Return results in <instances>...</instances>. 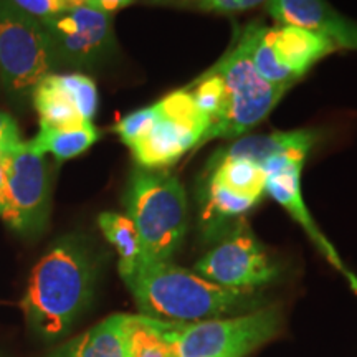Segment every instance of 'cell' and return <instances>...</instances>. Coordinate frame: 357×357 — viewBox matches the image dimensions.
I'll return each instance as SVG.
<instances>
[{
  "instance_id": "cell-1",
  "label": "cell",
  "mask_w": 357,
  "mask_h": 357,
  "mask_svg": "<svg viewBox=\"0 0 357 357\" xmlns=\"http://www.w3.org/2000/svg\"><path fill=\"white\" fill-rule=\"evenodd\" d=\"M96 275L98 261L83 236L56 240L35 265L20 300L29 328L45 339L68 333L91 303Z\"/></svg>"
},
{
  "instance_id": "cell-2",
  "label": "cell",
  "mask_w": 357,
  "mask_h": 357,
  "mask_svg": "<svg viewBox=\"0 0 357 357\" xmlns=\"http://www.w3.org/2000/svg\"><path fill=\"white\" fill-rule=\"evenodd\" d=\"M141 314L174 323H199L243 314L263 305L258 289H231L171 261H141L124 281Z\"/></svg>"
},
{
  "instance_id": "cell-3",
  "label": "cell",
  "mask_w": 357,
  "mask_h": 357,
  "mask_svg": "<svg viewBox=\"0 0 357 357\" xmlns=\"http://www.w3.org/2000/svg\"><path fill=\"white\" fill-rule=\"evenodd\" d=\"M142 243V261H171L189 229L182 182L167 169H132L123 197Z\"/></svg>"
},
{
  "instance_id": "cell-4",
  "label": "cell",
  "mask_w": 357,
  "mask_h": 357,
  "mask_svg": "<svg viewBox=\"0 0 357 357\" xmlns=\"http://www.w3.org/2000/svg\"><path fill=\"white\" fill-rule=\"evenodd\" d=\"M211 71L223 79L227 88V109L215 126L205 132L199 147L213 139H238L255 128L287 95L288 86H275L263 79L248 56L247 45L240 37Z\"/></svg>"
},
{
  "instance_id": "cell-5",
  "label": "cell",
  "mask_w": 357,
  "mask_h": 357,
  "mask_svg": "<svg viewBox=\"0 0 357 357\" xmlns=\"http://www.w3.org/2000/svg\"><path fill=\"white\" fill-rule=\"evenodd\" d=\"M56 60L43 22L0 0V82L12 95H26L52 75Z\"/></svg>"
},
{
  "instance_id": "cell-6",
  "label": "cell",
  "mask_w": 357,
  "mask_h": 357,
  "mask_svg": "<svg viewBox=\"0 0 357 357\" xmlns=\"http://www.w3.org/2000/svg\"><path fill=\"white\" fill-rule=\"evenodd\" d=\"M280 331L278 307L199 323H184L177 334L178 357H245Z\"/></svg>"
},
{
  "instance_id": "cell-7",
  "label": "cell",
  "mask_w": 357,
  "mask_h": 357,
  "mask_svg": "<svg viewBox=\"0 0 357 357\" xmlns=\"http://www.w3.org/2000/svg\"><path fill=\"white\" fill-rule=\"evenodd\" d=\"M158 119L142 139L131 147L137 167L167 169L182 155L199 149L207 132L208 119L194 105L185 88L155 102Z\"/></svg>"
},
{
  "instance_id": "cell-8",
  "label": "cell",
  "mask_w": 357,
  "mask_h": 357,
  "mask_svg": "<svg viewBox=\"0 0 357 357\" xmlns=\"http://www.w3.org/2000/svg\"><path fill=\"white\" fill-rule=\"evenodd\" d=\"M6 172V211L0 218L25 238L42 235L52 211V164L24 144L8 155Z\"/></svg>"
},
{
  "instance_id": "cell-9",
  "label": "cell",
  "mask_w": 357,
  "mask_h": 357,
  "mask_svg": "<svg viewBox=\"0 0 357 357\" xmlns=\"http://www.w3.org/2000/svg\"><path fill=\"white\" fill-rule=\"evenodd\" d=\"M202 278L231 289H258L278 276V266L247 227L238 223L230 234L195 263Z\"/></svg>"
},
{
  "instance_id": "cell-10",
  "label": "cell",
  "mask_w": 357,
  "mask_h": 357,
  "mask_svg": "<svg viewBox=\"0 0 357 357\" xmlns=\"http://www.w3.org/2000/svg\"><path fill=\"white\" fill-rule=\"evenodd\" d=\"M43 25L56 65L93 68L108 60L116 50L113 15L93 7L66 8Z\"/></svg>"
},
{
  "instance_id": "cell-11",
  "label": "cell",
  "mask_w": 357,
  "mask_h": 357,
  "mask_svg": "<svg viewBox=\"0 0 357 357\" xmlns=\"http://www.w3.org/2000/svg\"><path fill=\"white\" fill-rule=\"evenodd\" d=\"M266 8L280 25L310 30L337 48L357 52V22L339 13L328 0H270Z\"/></svg>"
},
{
  "instance_id": "cell-12",
  "label": "cell",
  "mask_w": 357,
  "mask_h": 357,
  "mask_svg": "<svg viewBox=\"0 0 357 357\" xmlns=\"http://www.w3.org/2000/svg\"><path fill=\"white\" fill-rule=\"evenodd\" d=\"M301 171L303 166H293L281 172L268 176L265 184V194L276 200L294 220L300 223L307 236L312 240V243L319 248V252L328 258L333 266H336L339 271H344L346 266L342 265L336 248L328 242V238L318 229L314 218L311 217L310 211H307L301 192Z\"/></svg>"
},
{
  "instance_id": "cell-13",
  "label": "cell",
  "mask_w": 357,
  "mask_h": 357,
  "mask_svg": "<svg viewBox=\"0 0 357 357\" xmlns=\"http://www.w3.org/2000/svg\"><path fill=\"white\" fill-rule=\"evenodd\" d=\"M270 42L278 60L298 79L305 77L323 58L339 50L323 35L289 25L270 26Z\"/></svg>"
},
{
  "instance_id": "cell-14",
  "label": "cell",
  "mask_w": 357,
  "mask_h": 357,
  "mask_svg": "<svg viewBox=\"0 0 357 357\" xmlns=\"http://www.w3.org/2000/svg\"><path fill=\"white\" fill-rule=\"evenodd\" d=\"M182 324L146 314H121L126 357H178L177 334Z\"/></svg>"
},
{
  "instance_id": "cell-15",
  "label": "cell",
  "mask_w": 357,
  "mask_h": 357,
  "mask_svg": "<svg viewBox=\"0 0 357 357\" xmlns=\"http://www.w3.org/2000/svg\"><path fill=\"white\" fill-rule=\"evenodd\" d=\"M235 142L217 151V155L234 159H247L261 166L273 155L289 153V151H311L318 141V132L310 129L298 131H275L270 134H255V136L238 137Z\"/></svg>"
},
{
  "instance_id": "cell-16",
  "label": "cell",
  "mask_w": 357,
  "mask_h": 357,
  "mask_svg": "<svg viewBox=\"0 0 357 357\" xmlns=\"http://www.w3.org/2000/svg\"><path fill=\"white\" fill-rule=\"evenodd\" d=\"M200 199V225L207 235L217 236L227 231L229 222L238 220L260 202L258 199L245 197L235 194L227 187L204 177L202 189L199 192ZM229 234V231H227Z\"/></svg>"
},
{
  "instance_id": "cell-17",
  "label": "cell",
  "mask_w": 357,
  "mask_h": 357,
  "mask_svg": "<svg viewBox=\"0 0 357 357\" xmlns=\"http://www.w3.org/2000/svg\"><path fill=\"white\" fill-rule=\"evenodd\" d=\"M100 139V131L93 123L73 128H52L40 124L37 136L25 142L30 151L38 155L52 154L58 162L78 158L86 153Z\"/></svg>"
},
{
  "instance_id": "cell-18",
  "label": "cell",
  "mask_w": 357,
  "mask_h": 357,
  "mask_svg": "<svg viewBox=\"0 0 357 357\" xmlns=\"http://www.w3.org/2000/svg\"><path fill=\"white\" fill-rule=\"evenodd\" d=\"M48 357H126L121 314H113L60 346Z\"/></svg>"
},
{
  "instance_id": "cell-19",
  "label": "cell",
  "mask_w": 357,
  "mask_h": 357,
  "mask_svg": "<svg viewBox=\"0 0 357 357\" xmlns=\"http://www.w3.org/2000/svg\"><path fill=\"white\" fill-rule=\"evenodd\" d=\"M33 106L40 116V124L52 128H73L84 121L68 91L61 86L58 75H48L32 91Z\"/></svg>"
},
{
  "instance_id": "cell-20",
  "label": "cell",
  "mask_w": 357,
  "mask_h": 357,
  "mask_svg": "<svg viewBox=\"0 0 357 357\" xmlns=\"http://www.w3.org/2000/svg\"><path fill=\"white\" fill-rule=\"evenodd\" d=\"M222 184L235 194L260 200L265 194L266 176L260 166L247 159L222 158L213 154L208 160L205 176Z\"/></svg>"
},
{
  "instance_id": "cell-21",
  "label": "cell",
  "mask_w": 357,
  "mask_h": 357,
  "mask_svg": "<svg viewBox=\"0 0 357 357\" xmlns=\"http://www.w3.org/2000/svg\"><path fill=\"white\" fill-rule=\"evenodd\" d=\"M98 225L105 238L118 252V270L126 281L142 261V243L139 231L131 218L118 212H102L98 217Z\"/></svg>"
},
{
  "instance_id": "cell-22",
  "label": "cell",
  "mask_w": 357,
  "mask_h": 357,
  "mask_svg": "<svg viewBox=\"0 0 357 357\" xmlns=\"http://www.w3.org/2000/svg\"><path fill=\"white\" fill-rule=\"evenodd\" d=\"M238 37L247 45L248 56L258 75L275 86L293 88L298 78L276 56L270 42V26L263 24H250L242 29Z\"/></svg>"
},
{
  "instance_id": "cell-23",
  "label": "cell",
  "mask_w": 357,
  "mask_h": 357,
  "mask_svg": "<svg viewBox=\"0 0 357 357\" xmlns=\"http://www.w3.org/2000/svg\"><path fill=\"white\" fill-rule=\"evenodd\" d=\"M185 89L189 91L192 101L197 106V109L208 119V123H211L208 129L215 126V124L223 118V114H225L227 102H229V96H227V88L223 79L218 77L217 73L207 70L205 73L200 75L197 79H194L189 86H185Z\"/></svg>"
},
{
  "instance_id": "cell-24",
  "label": "cell",
  "mask_w": 357,
  "mask_h": 357,
  "mask_svg": "<svg viewBox=\"0 0 357 357\" xmlns=\"http://www.w3.org/2000/svg\"><path fill=\"white\" fill-rule=\"evenodd\" d=\"M58 79H60L61 86L68 91L84 121L93 123V118L98 113V105H100L96 83L82 73L58 75Z\"/></svg>"
},
{
  "instance_id": "cell-25",
  "label": "cell",
  "mask_w": 357,
  "mask_h": 357,
  "mask_svg": "<svg viewBox=\"0 0 357 357\" xmlns=\"http://www.w3.org/2000/svg\"><path fill=\"white\" fill-rule=\"evenodd\" d=\"M155 119H158V105L147 106V108H141L124 116L121 121L114 126V132L131 149L151 131Z\"/></svg>"
},
{
  "instance_id": "cell-26",
  "label": "cell",
  "mask_w": 357,
  "mask_h": 357,
  "mask_svg": "<svg viewBox=\"0 0 357 357\" xmlns=\"http://www.w3.org/2000/svg\"><path fill=\"white\" fill-rule=\"evenodd\" d=\"M270 0H190L184 7L197 8L213 13H238L247 12L260 6H266Z\"/></svg>"
},
{
  "instance_id": "cell-27",
  "label": "cell",
  "mask_w": 357,
  "mask_h": 357,
  "mask_svg": "<svg viewBox=\"0 0 357 357\" xmlns=\"http://www.w3.org/2000/svg\"><path fill=\"white\" fill-rule=\"evenodd\" d=\"M10 2L22 12L29 13L40 22L50 20L52 17L68 8L65 0H10Z\"/></svg>"
},
{
  "instance_id": "cell-28",
  "label": "cell",
  "mask_w": 357,
  "mask_h": 357,
  "mask_svg": "<svg viewBox=\"0 0 357 357\" xmlns=\"http://www.w3.org/2000/svg\"><path fill=\"white\" fill-rule=\"evenodd\" d=\"M25 144L22 139L19 124L10 114L0 111V149L12 154L13 151L20 149Z\"/></svg>"
},
{
  "instance_id": "cell-29",
  "label": "cell",
  "mask_w": 357,
  "mask_h": 357,
  "mask_svg": "<svg viewBox=\"0 0 357 357\" xmlns=\"http://www.w3.org/2000/svg\"><path fill=\"white\" fill-rule=\"evenodd\" d=\"M134 2H136V0H89L88 7H93L96 8V10H101L105 13H109V15H113L114 12L132 6Z\"/></svg>"
},
{
  "instance_id": "cell-30",
  "label": "cell",
  "mask_w": 357,
  "mask_h": 357,
  "mask_svg": "<svg viewBox=\"0 0 357 357\" xmlns=\"http://www.w3.org/2000/svg\"><path fill=\"white\" fill-rule=\"evenodd\" d=\"M6 190H7V172L6 164L0 166V217L3 215L6 211Z\"/></svg>"
},
{
  "instance_id": "cell-31",
  "label": "cell",
  "mask_w": 357,
  "mask_h": 357,
  "mask_svg": "<svg viewBox=\"0 0 357 357\" xmlns=\"http://www.w3.org/2000/svg\"><path fill=\"white\" fill-rule=\"evenodd\" d=\"M342 273H344V276H346V278H347V281H349L351 288H352V289H354V291L357 293V276H356L354 273H351V271H349V270H347V268H346V270H344V271H342Z\"/></svg>"
},
{
  "instance_id": "cell-32",
  "label": "cell",
  "mask_w": 357,
  "mask_h": 357,
  "mask_svg": "<svg viewBox=\"0 0 357 357\" xmlns=\"http://www.w3.org/2000/svg\"><path fill=\"white\" fill-rule=\"evenodd\" d=\"M89 0H65L66 7L68 8H75V7H83V6H88Z\"/></svg>"
},
{
  "instance_id": "cell-33",
  "label": "cell",
  "mask_w": 357,
  "mask_h": 357,
  "mask_svg": "<svg viewBox=\"0 0 357 357\" xmlns=\"http://www.w3.org/2000/svg\"><path fill=\"white\" fill-rule=\"evenodd\" d=\"M151 2H155V3H178V6H185V3L190 2V0H151Z\"/></svg>"
},
{
  "instance_id": "cell-34",
  "label": "cell",
  "mask_w": 357,
  "mask_h": 357,
  "mask_svg": "<svg viewBox=\"0 0 357 357\" xmlns=\"http://www.w3.org/2000/svg\"><path fill=\"white\" fill-rule=\"evenodd\" d=\"M8 155H10V154L6 153V151H2V149H0V166H3V164L7 162Z\"/></svg>"
}]
</instances>
